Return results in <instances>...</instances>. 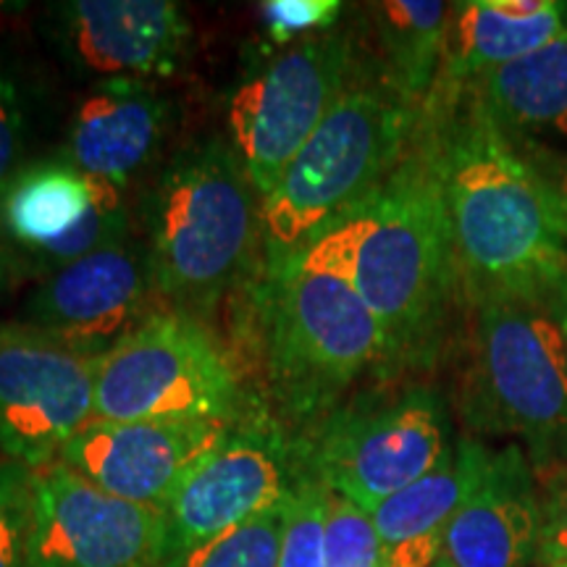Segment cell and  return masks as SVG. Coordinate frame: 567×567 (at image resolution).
<instances>
[{"mask_svg":"<svg viewBox=\"0 0 567 567\" xmlns=\"http://www.w3.org/2000/svg\"><path fill=\"white\" fill-rule=\"evenodd\" d=\"M442 184L460 300L551 302L567 281L555 197L473 87L423 105Z\"/></svg>","mask_w":567,"mask_h":567,"instance_id":"obj_1","label":"cell"},{"mask_svg":"<svg viewBox=\"0 0 567 567\" xmlns=\"http://www.w3.org/2000/svg\"><path fill=\"white\" fill-rule=\"evenodd\" d=\"M292 264L358 292L384 331V375L434 363L460 284L425 122L392 176Z\"/></svg>","mask_w":567,"mask_h":567,"instance_id":"obj_2","label":"cell"},{"mask_svg":"<svg viewBox=\"0 0 567 567\" xmlns=\"http://www.w3.org/2000/svg\"><path fill=\"white\" fill-rule=\"evenodd\" d=\"M423 105L386 80L360 74L276 189L260 200L266 274L281 271L344 213L384 184L417 137Z\"/></svg>","mask_w":567,"mask_h":567,"instance_id":"obj_3","label":"cell"},{"mask_svg":"<svg viewBox=\"0 0 567 567\" xmlns=\"http://www.w3.org/2000/svg\"><path fill=\"white\" fill-rule=\"evenodd\" d=\"M260 197L224 140L189 145L145 197L153 292L200 321L237 287L260 243Z\"/></svg>","mask_w":567,"mask_h":567,"instance_id":"obj_4","label":"cell"},{"mask_svg":"<svg viewBox=\"0 0 567 567\" xmlns=\"http://www.w3.org/2000/svg\"><path fill=\"white\" fill-rule=\"evenodd\" d=\"M457 410L476 434L515 436L534 473L567 471V339L549 302L471 308Z\"/></svg>","mask_w":567,"mask_h":567,"instance_id":"obj_5","label":"cell"},{"mask_svg":"<svg viewBox=\"0 0 567 567\" xmlns=\"http://www.w3.org/2000/svg\"><path fill=\"white\" fill-rule=\"evenodd\" d=\"M266 381L281 415L316 429L360 375L384 373V331L350 284L297 264L258 292Z\"/></svg>","mask_w":567,"mask_h":567,"instance_id":"obj_6","label":"cell"},{"mask_svg":"<svg viewBox=\"0 0 567 567\" xmlns=\"http://www.w3.org/2000/svg\"><path fill=\"white\" fill-rule=\"evenodd\" d=\"M243 410L229 354L193 316L151 313L95 360V417L103 421L229 423Z\"/></svg>","mask_w":567,"mask_h":567,"instance_id":"obj_7","label":"cell"},{"mask_svg":"<svg viewBox=\"0 0 567 567\" xmlns=\"http://www.w3.org/2000/svg\"><path fill=\"white\" fill-rule=\"evenodd\" d=\"M452 444L444 396L423 384L358 396L302 439L308 471L368 513L423 478Z\"/></svg>","mask_w":567,"mask_h":567,"instance_id":"obj_8","label":"cell"},{"mask_svg":"<svg viewBox=\"0 0 567 567\" xmlns=\"http://www.w3.org/2000/svg\"><path fill=\"white\" fill-rule=\"evenodd\" d=\"M360 74L354 34L334 27L284 48L234 90L229 145L260 200Z\"/></svg>","mask_w":567,"mask_h":567,"instance_id":"obj_9","label":"cell"},{"mask_svg":"<svg viewBox=\"0 0 567 567\" xmlns=\"http://www.w3.org/2000/svg\"><path fill=\"white\" fill-rule=\"evenodd\" d=\"M308 476L302 439L271 413H243L176 488L166 513V559L279 507Z\"/></svg>","mask_w":567,"mask_h":567,"instance_id":"obj_10","label":"cell"},{"mask_svg":"<svg viewBox=\"0 0 567 567\" xmlns=\"http://www.w3.org/2000/svg\"><path fill=\"white\" fill-rule=\"evenodd\" d=\"M95 417V360L32 323H0V452L30 471Z\"/></svg>","mask_w":567,"mask_h":567,"instance_id":"obj_11","label":"cell"},{"mask_svg":"<svg viewBox=\"0 0 567 567\" xmlns=\"http://www.w3.org/2000/svg\"><path fill=\"white\" fill-rule=\"evenodd\" d=\"M163 507L122 499L53 463L34 471L27 567H161Z\"/></svg>","mask_w":567,"mask_h":567,"instance_id":"obj_12","label":"cell"},{"mask_svg":"<svg viewBox=\"0 0 567 567\" xmlns=\"http://www.w3.org/2000/svg\"><path fill=\"white\" fill-rule=\"evenodd\" d=\"M0 234L34 271L53 274L130 237L124 189L66 158L21 166L0 195Z\"/></svg>","mask_w":567,"mask_h":567,"instance_id":"obj_13","label":"cell"},{"mask_svg":"<svg viewBox=\"0 0 567 567\" xmlns=\"http://www.w3.org/2000/svg\"><path fill=\"white\" fill-rule=\"evenodd\" d=\"M151 295L145 247L126 237L48 274L24 310L34 329L97 360L151 318Z\"/></svg>","mask_w":567,"mask_h":567,"instance_id":"obj_14","label":"cell"},{"mask_svg":"<svg viewBox=\"0 0 567 567\" xmlns=\"http://www.w3.org/2000/svg\"><path fill=\"white\" fill-rule=\"evenodd\" d=\"M48 19L69 66L97 82L172 76L193 40L187 11L174 0H66Z\"/></svg>","mask_w":567,"mask_h":567,"instance_id":"obj_15","label":"cell"},{"mask_svg":"<svg viewBox=\"0 0 567 567\" xmlns=\"http://www.w3.org/2000/svg\"><path fill=\"white\" fill-rule=\"evenodd\" d=\"M237 421L118 423L92 417L63 446L59 463L113 496L166 507L187 473L224 442Z\"/></svg>","mask_w":567,"mask_h":567,"instance_id":"obj_16","label":"cell"},{"mask_svg":"<svg viewBox=\"0 0 567 567\" xmlns=\"http://www.w3.org/2000/svg\"><path fill=\"white\" fill-rule=\"evenodd\" d=\"M544 507L534 467L517 444L494 452L481 484L444 528L452 567H536Z\"/></svg>","mask_w":567,"mask_h":567,"instance_id":"obj_17","label":"cell"},{"mask_svg":"<svg viewBox=\"0 0 567 567\" xmlns=\"http://www.w3.org/2000/svg\"><path fill=\"white\" fill-rule=\"evenodd\" d=\"M168 124L172 105L147 82H97L71 116L66 161L124 189L158 155Z\"/></svg>","mask_w":567,"mask_h":567,"instance_id":"obj_18","label":"cell"},{"mask_svg":"<svg viewBox=\"0 0 567 567\" xmlns=\"http://www.w3.org/2000/svg\"><path fill=\"white\" fill-rule=\"evenodd\" d=\"M565 30L567 3L557 0L452 3L442 71L434 92L450 95L473 87L486 74L538 51Z\"/></svg>","mask_w":567,"mask_h":567,"instance_id":"obj_19","label":"cell"},{"mask_svg":"<svg viewBox=\"0 0 567 567\" xmlns=\"http://www.w3.org/2000/svg\"><path fill=\"white\" fill-rule=\"evenodd\" d=\"M473 90L513 140L544 147L567 142V30L538 51L486 74Z\"/></svg>","mask_w":567,"mask_h":567,"instance_id":"obj_20","label":"cell"},{"mask_svg":"<svg viewBox=\"0 0 567 567\" xmlns=\"http://www.w3.org/2000/svg\"><path fill=\"white\" fill-rule=\"evenodd\" d=\"M492 455L478 439H455L450 452L423 478L381 502L371 515L384 547L444 530L481 484Z\"/></svg>","mask_w":567,"mask_h":567,"instance_id":"obj_21","label":"cell"},{"mask_svg":"<svg viewBox=\"0 0 567 567\" xmlns=\"http://www.w3.org/2000/svg\"><path fill=\"white\" fill-rule=\"evenodd\" d=\"M379 40L381 71L410 101L425 105L442 71L452 3L439 0H384L368 6Z\"/></svg>","mask_w":567,"mask_h":567,"instance_id":"obj_22","label":"cell"},{"mask_svg":"<svg viewBox=\"0 0 567 567\" xmlns=\"http://www.w3.org/2000/svg\"><path fill=\"white\" fill-rule=\"evenodd\" d=\"M284 505L239 523L200 547L163 559L161 567H276L279 565Z\"/></svg>","mask_w":567,"mask_h":567,"instance_id":"obj_23","label":"cell"},{"mask_svg":"<svg viewBox=\"0 0 567 567\" xmlns=\"http://www.w3.org/2000/svg\"><path fill=\"white\" fill-rule=\"evenodd\" d=\"M326 502L329 488L308 471L284 505L276 567H326Z\"/></svg>","mask_w":567,"mask_h":567,"instance_id":"obj_24","label":"cell"},{"mask_svg":"<svg viewBox=\"0 0 567 567\" xmlns=\"http://www.w3.org/2000/svg\"><path fill=\"white\" fill-rule=\"evenodd\" d=\"M384 542L373 515L329 492L326 502V567H381Z\"/></svg>","mask_w":567,"mask_h":567,"instance_id":"obj_25","label":"cell"},{"mask_svg":"<svg viewBox=\"0 0 567 567\" xmlns=\"http://www.w3.org/2000/svg\"><path fill=\"white\" fill-rule=\"evenodd\" d=\"M34 471L0 460V567H27Z\"/></svg>","mask_w":567,"mask_h":567,"instance_id":"obj_26","label":"cell"},{"mask_svg":"<svg viewBox=\"0 0 567 567\" xmlns=\"http://www.w3.org/2000/svg\"><path fill=\"white\" fill-rule=\"evenodd\" d=\"M344 3L339 0H266L260 19L276 45H295L305 38L334 30Z\"/></svg>","mask_w":567,"mask_h":567,"instance_id":"obj_27","label":"cell"},{"mask_svg":"<svg viewBox=\"0 0 567 567\" xmlns=\"http://www.w3.org/2000/svg\"><path fill=\"white\" fill-rule=\"evenodd\" d=\"M24 147V105L13 76L0 63V195L19 172Z\"/></svg>","mask_w":567,"mask_h":567,"instance_id":"obj_28","label":"cell"},{"mask_svg":"<svg viewBox=\"0 0 567 567\" xmlns=\"http://www.w3.org/2000/svg\"><path fill=\"white\" fill-rule=\"evenodd\" d=\"M544 507V528H542V559H557L567 563V471L551 478Z\"/></svg>","mask_w":567,"mask_h":567,"instance_id":"obj_29","label":"cell"},{"mask_svg":"<svg viewBox=\"0 0 567 567\" xmlns=\"http://www.w3.org/2000/svg\"><path fill=\"white\" fill-rule=\"evenodd\" d=\"M513 142L520 147V153L526 155L530 163H534L538 176H542L544 184L549 187L551 197H555L559 226H563V231L567 237V153H559V151H555V147L536 145V142H528V140H513Z\"/></svg>","mask_w":567,"mask_h":567,"instance_id":"obj_30","label":"cell"},{"mask_svg":"<svg viewBox=\"0 0 567 567\" xmlns=\"http://www.w3.org/2000/svg\"><path fill=\"white\" fill-rule=\"evenodd\" d=\"M444 555V530L408 538L384 549L381 567H434Z\"/></svg>","mask_w":567,"mask_h":567,"instance_id":"obj_31","label":"cell"},{"mask_svg":"<svg viewBox=\"0 0 567 567\" xmlns=\"http://www.w3.org/2000/svg\"><path fill=\"white\" fill-rule=\"evenodd\" d=\"M27 264L21 260V255L6 243V237L0 234V289H9L13 281L21 276V268Z\"/></svg>","mask_w":567,"mask_h":567,"instance_id":"obj_32","label":"cell"},{"mask_svg":"<svg viewBox=\"0 0 567 567\" xmlns=\"http://www.w3.org/2000/svg\"><path fill=\"white\" fill-rule=\"evenodd\" d=\"M549 305H551V310H555L557 321H559V326H563L565 339H567V281H565V287L559 289V292L555 295V300H551Z\"/></svg>","mask_w":567,"mask_h":567,"instance_id":"obj_33","label":"cell"},{"mask_svg":"<svg viewBox=\"0 0 567 567\" xmlns=\"http://www.w3.org/2000/svg\"><path fill=\"white\" fill-rule=\"evenodd\" d=\"M536 567H567V563H557V559H542Z\"/></svg>","mask_w":567,"mask_h":567,"instance_id":"obj_34","label":"cell"},{"mask_svg":"<svg viewBox=\"0 0 567 567\" xmlns=\"http://www.w3.org/2000/svg\"><path fill=\"white\" fill-rule=\"evenodd\" d=\"M434 567H452V565H450V563H446V559H439V563H436Z\"/></svg>","mask_w":567,"mask_h":567,"instance_id":"obj_35","label":"cell"}]
</instances>
